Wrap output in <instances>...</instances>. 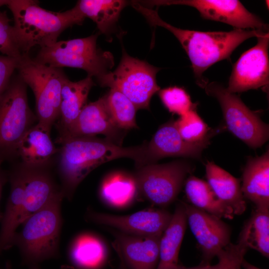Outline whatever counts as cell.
I'll return each mask as SVG.
<instances>
[{"instance_id":"cell-11","label":"cell","mask_w":269,"mask_h":269,"mask_svg":"<svg viewBox=\"0 0 269 269\" xmlns=\"http://www.w3.org/2000/svg\"><path fill=\"white\" fill-rule=\"evenodd\" d=\"M148 5L180 4L196 9L204 18L231 25L235 29L268 32V25L248 11L239 0H167L144 2Z\"/></svg>"},{"instance_id":"cell-19","label":"cell","mask_w":269,"mask_h":269,"mask_svg":"<svg viewBox=\"0 0 269 269\" xmlns=\"http://www.w3.org/2000/svg\"><path fill=\"white\" fill-rule=\"evenodd\" d=\"M51 128L38 123L24 134L18 145L16 156L22 166L27 168H45L57 152L50 137Z\"/></svg>"},{"instance_id":"cell-7","label":"cell","mask_w":269,"mask_h":269,"mask_svg":"<svg viewBox=\"0 0 269 269\" xmlns=\"http://www.w3.org/2000/svg\"><path fill=\"white\" fill-rule=\"evenodd\" d=\"M35 120L28 106L26 85L19 76L10 81L0 98V164L16 156L19 141Z\"/></svg>"},{"instance_id":"cell-1","label":"cell","mask_w":269,"mask_h":269,"mask_svg":"<svg viewBox=\"0 0 269 269\" xmlns=\"http://www.w3.org/2000/svg\"><path fill=\"white\" fill-rule=\"evenodd\" d=\"M132 6L151 26L166 29L178 40L191 61L196 82L202 89L208 83L203 73L209 67L217 62L230 58L233 51L246 40L269 33L260 30L242 29L228 32L183 29L164 21L157 11L138 2H132Z\"/></svg>"},{"instance_id":"cell-39","label":"cell","mask_w":269,"mask_h":269,"mask_svg":"<svg viewBox=\"0 0 269 269\" xmlns=\"http://www.w3.org/2000/svg\"><path fill=\"white\" fill-rule=\"evenodd\" d=\"M30 269H40L37 265H33L29 267ZM61 269H75L73 267L68 266H63L61 267Z\"/></svg>"},{"instance_id":"cell-14","label":"cell","mask_w":269,"mask_h":269,"mask_svg":"<svg viewBox=\"0 0 269 269\" xmlns=\"http://www.w3.org/2000/svg\"><path fill=\"white\" fill-rule=\"evenodd\" d=\"M187 222L196 239L203 257L209 262L230 243L231 230L221 218L182 202Z\"/></svg>"},{"instance_id":"cell-8","label":"cell","mask_w":269,"mask_h":269,"mask_svg":"<svg viewBox=\"0 0 269 269\" xmlns=\"http://www.w3.org/2000/svg\"><path fill=\"white\" fill-rule=\"evenodd\" d=\"M159 68L130 56L123 50L121 61L100 85L116 89L129 98L137 110H149L152 96L160 90L156 75Z\"/></svg>"},{"instance_id":"cell-31","label":"cell","mask_w":269,"mask_h":269,"mask_svg":"<svg viewBox=\"0 0 269 269\" xmlns=\"http://www.w3.org/2000/svg\"><path fill=\"white\" fill-rule=\"evenodd\" d=\"M175 126L182 138L189 142H198L215 134L210 131L206 124L198 115L195 109L188 112L174 121Z\"/></svg>"},{"instance_id":"cell-10","label":"cell","mask_w":269,"mask_h":269,"mask_svg":"<svg viewBox=\"0 0 269 269\" xmlns=\"http://www.w3.org/2000/svg\"><path fill=\"white\" fill-rule=\"evenodd\" d=\"M192 165L184 160L152 163L138 168L134 174L140 196L158 206L173 202L179 193Z\"/></svg>"},{"instance_id":"cell-26","label":"cell","mask_w":269,"mask_h":269,"mask_svg":"<svg viewBox=\"0 0 269 269\" xmlns=\"http://www.w3.org/2000/svg\"><path fill=\"white\" fill-rule=\"evenodd\" d=\"M99 195L105 204L115 208L128 207L140 196L134 175L122 171L112 172L104 178Z\"/></svg>"},{"instance_id":"cell-12","label":"cell","mask_w":269,"mask_h":269,"mask_svg":"<svg viewBox=\"0 0 269 269\" xmlns=\"http://www.w3.org/2000/svg\"><path fill=\"white\" fill-rule=\"evenodd\" d=\"M257 38V44L234 63L226 88L229 92H243L269 85V33Z\"/></svg>"},{"instance_id":"cell-36","label":"cell","mask_w":269,"mask_h":269,"mask_svg":"<svg viewBox=\"0 0 269 269\" xmlns=\"http://www.w3.org/2000/svg\"><path fill=\"white\" fill-rule=\"evenodd\" d=\"M242 266L244 269H262L253 265L252 264H251L245 259L242 262Z\"/></svg>"},{"instance_id":"cell-29","label":"cell","mask_w":269,"mask_h":269,"mask_svg":"<svg viewBox=\"0 0 269 269\" xmlns=\"http://www.w3.org/2000/svg\"><path fill=\"white\" fill-rule=\"evenodd\" d=\"M238 241L269 258V209L255 208L245 223Z\"/></svg>"},{"instance_id":"cell-16","label":"cell","mask_w":269,"mask_h":269,"mask_svg":"<svg viewBox=\"0 0 269 269\" xmlns=\"http://www.w3.org/2000/svg\"><path fill=\"white\" fill-rule=\"evenodd\" d=\"M213 135L198 142L186 141L179 134L174 121L171 120L161 126L150 141L146 142L144 165L155 163L158 160L169 156L199 158Z\"/></svg>"},{"instance_id":"cell-33","label":"cell","mask_w":269,"mask_h":269,"mask_svg":"<svg viewBox=\"0 0 269 269\" xmlns=\"http://www.w3.org/2000/svg\"><path fill=\"white\" fill-rule=\"evenodd\" d=\"M6 11H0V52L19 60L22 56Z\"/></svg>"},{"instance_id":"cell-23","label":"cell","mask_w":269,"mask_h":269,"mask_svg":"<svg viewBox=\"0 0 269 269\" xmlns=\"http://www.w3.org/2000/svg\"><path fill=\"white\" fill-rule=\"evenodd\" d=\"M68 257L76 269H102L108 259V250L105 243L99 236L84 233L72 241Z\"/></svg>"},{"instance_id":"cell-17","label":"cell","mask_w":269,"mask_h":269,"mask_svg":"<svg viewBox=\"0 0 269 269\" xmlns=\"http://www.w3.org/2000/svg\"><path fill=\"white\" fill-rule=\"evenodd\" d=\"M114 247L128 269H156L159 261L162 235L138 236L112 230Z\"/></svg>"},{"instance_id":"cell-25","label":"cell","mask_w":269,"mask_h":269,"mask_svg":"<svg viewBox=\"0 0 269 269\" xmlns=\"http://www.w3.org/2000/svg\"><path fill=\"white\" fill-rule=\"evenodd\" d=\"M208 183L219 199L231 208L234 215L242 214L246 209L240 180L214 162L206 164Z\"/></svg>"},{"instance_id":"cell-4","label":"cell","mask_w":269,"mask_h":269,"mask_svg":"<svg viewBox=\"0 0 269 269\" xmlns=\"http://www.w3.org/2000/svg\"><path fill=\"white\" fill-rule=\"evenodd\" d=\"M61 193L40 210L28 217L16 233L13 245L17 246L23 264L29 267L56 258L62 224Z\"/></svg>"},{"instance_id":"cell-2","label":"cell","mask_w":269,"mask_h":269,"mask_svg":"<svg viewBox=\"0 0 269 269\" xmlns=\"http://www.w3.org/2000/svg\"><path fill=\"white\" fill-rule=\"evenodd\" d=\"M57 142L62 146L59 164L60 188L64 197L69 200L81 182L104 163L126 157L134 161L136 168L144 165L146 142L123 147L95 136L71 137Z\"/></svg>"},{"instance_id":"cell-37","label":"cell","mask_w":269,"mask_h":269,"mask_svg":"<svg viewBox=\"0 0 269 269\" xmlns=\"http://www.w3.org/2000/svg\"><path fill=\"white\" fill-rule=\"evenodd\" d=\"M5 177L4 174L0 171V200L1 198V194L2 190V185L4 182ZM2 217V213L1 212L0 210V221H1Z\"/></svg>"},{"instance_id":"cell-30","label":"cell","mask_w":269,"mask_h":269,"mask_svg":"<svg viewBox=\"0 0 269 269\" xmlns=\"http://www.w3.org/2000/svg\"><path fill=\"white\" fill-rule=\"evenodd\" d=\"M104 96L109 111L119 128L126 131L138 128L135 120L137 109L129 98L114 88H110Z\"/></svg>"},{"instance_id":"cell-22","label":"cell","mask_w":269,"mask_h":269,"mask_svg":"<svg viewBox=\"0 0 269 269\" xmlns=\"http://www.w3.org/2000/svg\"><path fill=\"white\" fill-rule=\"evenodd\" d=\"M94 85L93 78L88 76L73 82L67 77L61 92L59 120L57 127L61 135L73 125L81 110L86 105L89 93Z\"/></svg>"},{"instance_id":"cell-9","label":"cell","mask_w":269,"mask_h":269,"mask_svg":"<svg viewBox=\"0 0 269 269\" xmlns=\"http://www.w3.org/2000/svg\"><path fill=\"white\" fill-rule=\"evenodd\" d=\"M203 89L218 101L226 126L235 136L253 148L262 146L268 140V125L235 93L215 82L208 83Z\"/></svg>"},{"instance_id":"cell-34","label":"cell","mask_w":269,"mask_h":269,"mask_svg":"<svg viewBox=\"0 0 269 269\" xmlns=\"http://www.w3.org/2000/svg\"><path fill=\"white\" fill-rule=\"evenodd\" d=\"M248 248L242 242L230 243L217 255L218 269H242V262Z\"/></svg>"},{"instance_id":"cell-13","label":"cell","mask_w":269,"mask_h":269,"mask_svg":"<svg viewBox=\"0 0 269 269\" xmlns=\"http://www.w3.org/2000/svg\"><path fill=\"white\" fill-rule=\"evenodd\" d=\"M172 214L164 209H147L127 215H115L89 210L87 217L91 221L134 236L162 235Z\"/></svg>"},{"instance_id":"cell-18","label":"cell","mask_w":269,"mask_h":269,"mask_svg":"<svg viewBox=\"0 0 269 269\" xmlns=\"http://www.w3.org/2000/svg\"><path fill=\"white\" fill-rule=\"evenodd\" d=\"M20 167L24 175L25 186L20 225L62 193L45 168Z\"/></svg>"},{"instance_id":"cell-32","label":"cell","mask_w":269,"mask_h":269,"mask_svg":"<svg viewBox=\"0 0 269 269\" xmlns=\"http://www.w3.org/2000/svg\"><path fill=\"white\" fill-rule=\"evenodd\" d=\"M159 96L164 106L171 113L181 116L192 109L196 105L193 104L190 97L185 90L173 86L160 90Z\"/></svg>"},{"instance_id":"cell-35","label":"cell","mask_w":269,"mask_h":269,"mask_svg":"<svg viewBox=\"0 0 269 269\" xmlns=\"http://www.w3.org/2000/svg\"><path fill=\"white\" fill-rule=\"evenodd\" d=\"M18 59L7 56H0V98L10 82L11 76L16 69Z\"/></svg>"},{"instance_id":"cell-28","label":"cell","mask_w":269,"mask_h":269,"mask_svg":"<svg viewBox=\"0 0 269 269\" xmlns=\"http://www.w3.org/2000/svg\"><path fill=\"white\" fill-rule=\"evenodd\" d=\"M127 3L122 0H80L75 7L84 18L92 19L99 31L107 34L116 25Z\"/></svg>"},{"instance_id":"cell-3","label":"cell","mask_w":269,"mask_h":269,"mask_svg":"<svg viewBox=\"0 0 269 269\" xmlns=\"http://www.w3.org/2000/svg\"><path fill=\"white\" fill-rule=\"evenodd\" d=\"M7 6L12 13L14 32L22 54H28L35 46L43 48L53 44L64 30L82 24L85 19L75 6L53 12L33 0H8Z\"/></svg>"},{"instance_id":"cell-27","label":"cell","mask_w":269,"mask_h":269,"mask_svg":"<svg viewBox=\"0 0 269 269\" xmlns=\"http://www.w3.org/2000/svg\"><path fill=\"white\" fill-rule=\"evenodd\" d=\"M185 183V194L191 205L221 219L234 218L232 209L219 199L207 182L191 175Z\"/></svg>"},{"instance_id":"cell-6","label":"cell","mask_w":269,"mask_h":269,"mask_svg":"<svg viewBox=\"0 0 269 269\" xmlns=\"http://www.w3.org/2000/svg\"><path fill=\"white\" fill-rule=\"evenodd\" d=\"M16 69L33 92L38 122L51 128L59 117L61 89L67 76L61 68L39 63L28 54L22 55Z\"/></svg>"},{"instance_id":"cell-38","label":"cell","mask_w":269,"mask_h":269,"mask_svg":"<svg viewBox=\"0 0 269 269\" xmlns=\"http://www.w3.org/2000/svg\"><path fill=\"white\" fill-rule=\"evenodd\" d=\"M199 269H218L217 264L215 265H211L210 264L201 263L200 265Z\"/></svg>"},{"instance_id":"cell-40","label":"cell","mask_w":269,"mask_h":269,"mask_svg":"<svg viewBox=\"0 0 269 269\" xmlns=\"http://www.w3.org/2000/svg\"><path fill=\"white\" fill-rule=\"evenodd\" d=\"M199 267L200 265L193 267H186L179 265L176 269H199Z\"/></svg>"},{"instance_id":"cell-15","label":"cell","mask_w":269,"mask_h":269,"mask_svg":"<svg viewBox=\"0 0 269 269\" xmlns=\"http://www.w3.org/2000/svg\"><path fill=\"white\" fill-rule=\"evenodd\" d=\"M126 134V131L119 128L113 120L103 96L86 104L73 125L59 135L57 141L71 137L94 136L101 134L108 140L122 146Z\"/></svg>"},{"instance_id":"cell-20","label":"cell","mask_w":269,"mask_h":269,"mask_svg":"<svg viewBox=\"0 0 269 269\" xmlns=\"http://www.w3.org/2000/svg\"><path fill=\"white\" fill-rule=\"evenodd\" d=\"M241 190L255 208L269 209V151L248 159L244 169Z\"/></svg>"},{"instance_id":"cell-41","label":"cell","mask_w":269,"mask_h":269,"mask_svg":"<svg viewBox=\"0 0 269 269\" xmlns=\"http://www.w3.org/2000/svg\"><path fill=\"white\" fill-rule=\"evenodd\" d=\"M120 269H128L122 260H120Z\"/></svg>"},{"instance_id":"cell-42","label":"cell","mask_w":269,"mask_h":269,"mask_svg":"<svg viewBox=\"0 0 269 269\" xmlns=\"http://www.w3.org/2000/svg\"><path fill=\"white\" fill-rule=\"evenodd\" d=\"M5 269H12L11 265L9 261H8L6 263Z\"/></svg>"},{"instance_id":"cell-21","label":"cell","mask_w":269,"mask_h":269,"mask_svg":"<svg viewBox=\"0 0 269 269\" xmlns=\"http://www.w3.org/2000/svg\"><path fill=\"white\" fill-rule=\"evenodd\" d=\"M9 179L10 193L0 221V254L13 246L16 230L20 225L23 201L25 177L21 168L13 171Z\"/></svg>"},{"instance_id":"cell-5","label":"cell","mask_w":269,"mask_h":269,"mask_svg":"<svg viewBox=\"0 0 269 269\" xmlns=\"http://www.w3.org/2000/svg\"><path fill=\"white\" fill-rule=\"evenodd\" d=\"M98 34L84 38L57 41L41 48L34 60L52 67H72L85 70L100 85L114 65V57L108 51L98 48Z\"/></svg>"},{"instance_id":"cell-24","label":"cell","mask_w":269,"mask_h":269,"mask_svg":"<svg viewBox=\"0 0 269 269\" xmlns=\"http://www.w3.org/2000/svg\"><path fill=\"white\" fill-rule=\"evenodd\" d=\"M187 218L182 202L179 203L159 242V261L156 269H176L181 245L187 226Z\"/></svg>"}]
</instances>
